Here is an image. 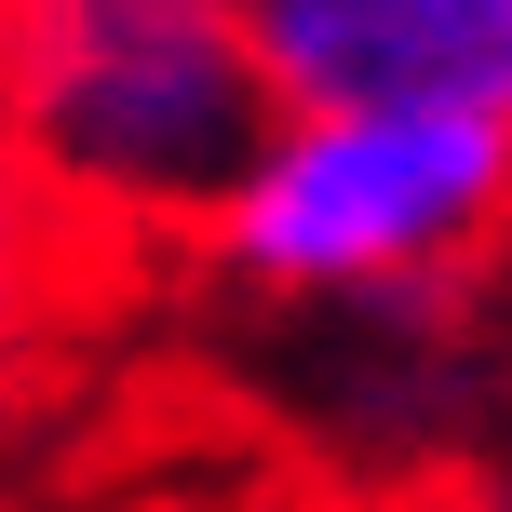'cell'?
I'll return each mask as SVG.
<instances>
[{
  "mask_svg": "<svg viewBox=\"0 0 512 512\" xmlns=\"http://www.w3.org/2000/svg\"><path fill=\"white\" fill-rule=\"evenodd\" d=\"M499 189L512 122L486 108H324L256 149V176L203 243L270 297H391V283H432L459 243H486Z\"/></svg>",
  "mask_w": 512,
  "mask_h": 512,
  "instance_id": "2",
  "label": "cell"
},
{
  "mask_svg": "<svg viewBox=\"0 0 512 512\" xmlns=\"http://www.w3.org/2000/svg\"><path fill=\"white\" fill-rule=\"evenodd\" d=\"M270 135L230 0H41L0 27V149L41 203L216 230Z\"/></svg>",
  "mask_w": 512,
  "mask_h": 512,
  "instance_id": "1",
  "label": "cell"
},
{
  "mask_svg": "<svg viewBox=\"0 0 512 512\" xmlns=\"http://www.w3.org/2000/svg\"><path fill=\"white\" fill-rule=\"evenodd\" d=\"M283 122L324 108H486L512 122V0H230Z\"/></svg>",
  "mask_w": 512,
  "mask_h": 512,
  "instance_id": "3",
  "label": "cell"
},
{
  "mask_svg": "<svg viewBox=\"0 0 512 512\" xmlns=\"http://www.w3.org/2000/svg\"><path fill=\"white\" fill-rule=\"evenodd\" d=\"M27 283H41V189L0 149V364H14V337H27Z\"/></svg>",
  "mask_w": 512,
  "mask_h": 512,
  "instance_id": "4",
  "label": "cell"
},
{
  "mask_svg": "<svg viewBox=\"0 0 512 512\" xmlns=\"http://www.w3.org/2000/svg\"><path fill=\"white\" fill-rule=\"evenodd\" d=\"M14 14H41V0H0V27H14Z\"/></svg>",
  "mask_w": 512,
  "mask_h": 512,
  "instance_id": "5",
  "label": "cell"
}]
</instances>
